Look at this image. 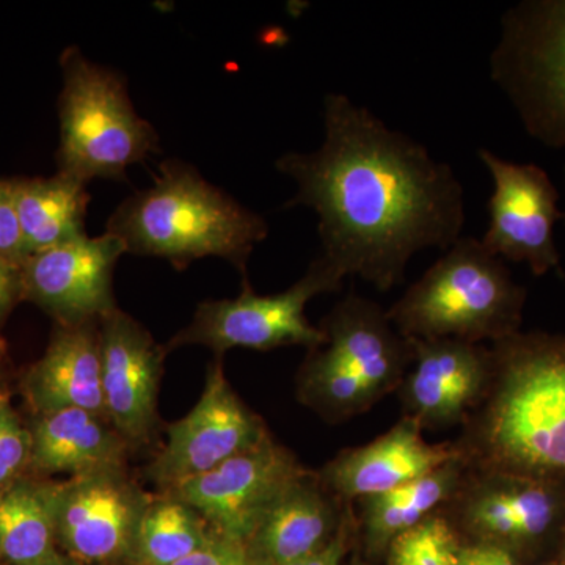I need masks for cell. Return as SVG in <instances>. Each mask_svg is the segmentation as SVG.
<instances>
[{
  "label": "cell",
  "mask_w": 565,
  "mask_h": 565,
  "mask_svg": "<svg viewBox=\"0 0 565 565\" xmlns=\"http://www.w3.org/2000/svg\"><path fill=\"white\" fill-rule=\"evenodd\" d=\"M322 117L318 150L275 161L296 184L285 207L316 212L321 256L344 278L390 291L416 253L448 250L463 236L462 182L423 143L343 93L323 96Z\"/></svg>",
  "instance_id": "cell-1"
},
{
  "label": "cell",
  "mask_w": 565,
  "mask_h": 565,
  "mask_svg": "<svg viewBox=\"0 0 565 565\" xmlns=\"http://www.w3.org/2000/svg\"><path fill=\"white\" fill-rule=\"evenodd\" d=\"M490 348L489 385L457 449L468 468L565 481V334L520 330Z\"/></svg>",
  "instance_id": "cell-2"
},
{
  "label": "cell",
  "mask_w": 565,
  "mask_h": 565,
  "mask_svg": "<svg viewBox=\"0 0 565 565\" xmlns=\"http://www.w3.org/2000/svg\"><path fill=\"white\" fill-rule=\"evenodd\" d=\"M106 233L118 237L126 253L166 259L180 270L210 256L225 259L247 280L248 259L269 226L189 163L167 159L151 188L115 210Z\"/></svg>",
  "instance_id": "cell-3"
},
{
  "label": "cell",
  "mask_w": 565,
  "mask_h": 565,
  "mask_svg": "<svg viewBox=\"0 0 565 565\" xmlns=\"http://www.w3.org/2000/svg\"><path fill=\"white\" fill-rule=\"evenodd\" d=\"M526 297L503 259L462 236L386 311L408 340L493 344L520 332Z\"/></svg>",
  "instance_id": "cell-4"
},
{
  "label": "cell",
  "mask_w": 565,
  "mask_h": 565,
  "mask_svg": "<svg viewBox=\"0 0 565 565\" xmlns=\"http://www.w3.org/2000/svg\"><path fill=\"white\" fill-rule=\"evenodd\" d=\"M323 343L308 351L297 382L300 403L326 422L343 423L396 394L414 359V343L388 311L349 294L322 319Z\"/></svg>",
  "instance_id": "cell-5"
},
{
  "label": "cell",
  "mask_w": 565,
  "mask_h": 565,
  "mask_svg": "<svg viewBox=\"0 0 565 565\" xmlns=\"http://www.w3.org/2000/svg\"><path fill=\"white\" fill-rule=\"evenodd\" d=\"M58 98L57 172L74 180L128 181L126 173L159 151V134L134 109L117 71L88 61L79 47L63 51Z\"/></svg>",
  "instance_id": "cell-6"
},
{
  "label": "cell",
  "mask_w": 565,
  "mask_h": 565,
  "mask_svg": "<svg viewBox=\"0 0 565 565\" xmlns=\"http://www.w3.org/2000/svg\"><path fill=\"white\" fill-rule=\"evenodd\" d=\"M465 545H489L523 565L556 559L565 542V481L467 468L445 505Z\"/></svg>",
  "instance_id": "cell-7"
},
{
  "label": "cell",
  "mask_w": 565,
  "mask_h": 565,
  "mask_svg": "<svg viewBox=\"0 0 565 565\" xmlns=\"http://www.w3.org/2000/svg\"><path fill=\"white\" fill-rule=\"evenodd\" d=\"M490 77L527 136L565 148V0H523L505 10Z\"/></svg>",
  "instance_id": "cell-8"
},
{
  "label": "cell",
  "mask_w": 565,
  "mask_h": 565,
  "mask_svg": "<svg viewBox=\"0 0 565 565\" xmlns=\"http://www.w3.org/2000/svg\"><path fill=\"white\" fill-rule=\"evenodd\" d=\"M345 278L322 256L316 258L307 273L291 288L270 296H259L244 280L236 299L214 300L200 305L191 326L182 330L169 348L206 345L223 353L230 349L273 351L302 345L308 351L326 340L322 330L308 321L305 308L321 294L337 292Z\"/></svg>",
  "instance_id": "cell-9"
},
{
  "label": "cell",
  "mask_w": 565,
  "mask_h": 565,
  "mask_svg": "<svg viewBox=\"0 0 565 565\" xmlns=\"http://www.w3.org/2000/svg\"><path fill=\"white\" fill-rule=\"evenodd\" d=\"M307 468L273 435L202 476L167 490L195 509L212 533L247 544L270 505Z\"/></svg>",
  "instance_id": "cell-10"
},
{
  "label": "cell",
  "mask_w": 565,
  "mask_h": 565,
  "mask_svg": "<svg viewBox=\"0 0 565 565\" xmlns=\"http://www.w3.org/2000/svg\"><path fill=\"white\" fill-rule=\"evenodd\" d=\"M478 156L493 180L489 228L481 243L498 258L525 263L535 277L559 273L555 226L564 212L548 173L534 163L504 161L490 150H479Z\"/></svg>",
  "instance_id": "cell-11"
},
{
  "label": "cell",
  "mask_w": 565,
  "mask_h": 565,
  "mask_svg": "<svg viewBox=\"0 0 565 565\" xmlns=\"http://www.w3.org/2000/svg\"><path fill=\"white\" fill-rule=\"evenodd\" d=\"M270 437L266 424L234 393L222 363L212 364L195 407L169 429L148 478L170 490L214 470Z\"/></svg>",
  "instance_id": "cell-12"
},
{
  "label": "cell",
  "mask_w": 565,
  "mask_h": 565,
  "mask_svg": "<svg viewBox=\"0 0 565 565\" xmlns=\"http://www.w3.org/2000/svg\"><path fill=\"white\" fill-rule=\"evenodd\" d=\"M148 501L125 468L58 482L55 530L63 555L81 565L131 559Z\"/></svg>",
  "instance_id": "cell-13"
},
{
  "label": "cell",
  "mask_w": 565,
  "mask_h": 565,
  "mask_svg": "<svg viewBox=\"0 0 565 565\" xmlns=\"http://www.w3.org/2000/svg\"><path fill=\"white\" fill-rule=\"evenodd\" d=\"M126 248L114 234H87L35 253L22 266V299L58 323L98 322L117 308L114 273Z\"/></svg>",
  "instance_id": "cell-14"
},
{
  "label": "cell",
  "mask_w": 565,
  "mask_h": 565,
  "mask_svg": "<svg viewBox=\"0 0 565 565\" xmlns=\"http://www.w3.org/2000/svg\"><path fill=\"white\" fill-rule=\"evenodd\" d=\"M414 359L397 388L401 411L426 430L462 427L492 374L490 344L414 341Z\"/></svg>",
  "instance_id": "cell-15"
},
{
  "label": "cell",
  "mask_w": 565,
  "mask_h": 565,
  "mask_svg": "<svg viewBox=\"0 0 565 565\" xmlns=\"http://www.w3.org/2000/svg\"><path fill=\"white\" fill-rule=\"evenodd\" d=\"M99 341L107 418L126 444H145L156 426L166 351L118 308L99 319Z\"/></svg>",
  "instance_id": "cell-16"
},
{
  "label": "cell",
  "mask_w": 565,
  "mask_h": 565,
  "mask_svg": "<svg viewBox=\"0 0 565 565\" xmlns=\"http://www.w3.org/2000/svg\"><path fill=\"white\" fill-rule=\"evenodd\" d=\"M459 456L455 441L429 444L418 423L401 416L370 444L338 452L318 475L341 501L355 503L399 489Z\"/></svg>",
  "instance_id": "cell-17"
},
{
  "label": "cell",
  "mask_w": 565,
  "mask_h": 565,
  "mask_svg": "<svg viewBox=\"0 0 565 565\" xmlns=\"http://www.w3.org/2000/svg\"><path fill=\"white\" fill-rule=\"evenodd\" d=\"M351 504L307 470L270 505L245 548L256 565L296 563L332 541Z\"/></svg>",
  "instance_id": "cell-18"
},
{
  "label": "cell",
  "mask_w": 565,
  "mask_h": 565,
  "mask_svg": "<svg viewBox=\"0 0 565 565\" xmlns=\"http://www.w3.org/2000/svg\"><path fill=\"white\" fill-rule=\"evenodd\" d=\"M24 392L36 415L81 408L107 418L99 321L58 323L46 352L25 374Z\"/></svg>",
  "instance_id": "cell-19"
},
{
  "label": "cell",
  "mask_w": 565,
  "mask_h": 565,
  "mask_svg": "<svg viewBox=\"0 0 565 565\" xmlns=\"http://www.w3.org/2000/svg\"><path fill=\"white\" fill-rule=\"evenodd\" d=\"M29 467L39 475L76 476L125 468L129 445L109 419L81 408L36 416Z\"/></svg>",
  "instance_id": "cell-20"
},
{
  "label": "cell",
  "mask_w": 565,
  "mask_h": 565,
  "mask_svg": "<svg viewBox=\"0 0 565 565\" xmlns=\"http://www.w3.org/2000/svg\"><path fill=\"white\" fill-rule=\"evenodd\" d=\"M467 468L460 455L399 489L355 501L353 509L364 553L384 559L394 539L444 511L459 489Z\"/></svg>",
  "instance_id": "cell-21"
},
{
  "label": "cell",
  "mask_w": 565,
  "mask_h": 565,
  "mask_svg": "<svg viewBox=\"0 0 565 565\" xmlns=\"http://www.w3.org/2000/svg\"><path fill=\"white\" fill-rule=\"evenodd\" d=\"M11 184L28 258L87 234L90 195L84 182L57 172L51 178H17Z\"/></svg>",
  "instance_id": "cell-22"
},
{
  "label": "cell",
  "mask_w": 565,
  "mask_h": 565,
  "mask_svg": "<svg viewBox=\"0 0 565 565\" xmlns=\"http://www.w3.org/2000/svg\"><path fill=\"white\" fill-rule=\"evenodd\" d=\"M58 482L21 478L0 493V559L32 565L57 553Z\"/></svg>",
  "instance_id": "cell-23"
},
{
  "label": "cell",
  "mask_w": 565,
  "mask_h": 565,
  "mask_svg": "<svg viewBox=\"0 0 565 565\" xmlns=\"http://www.w3.org/2000/svg\"><path fill=\"white\" fill-rule=\"evenodd\" d=\"M202 515L180 498L166 493L148 501L137 527L131 559L137 565H174L212 537Z\"/></svg>",
  "instance_id": "cell-24"
},
{
  "label": "cell",
  "mask_w": 565,
  "mask_h": 565,
  "mask_svg": "<svg viewBox=\"0 0 565 565\" xmlns=\"http://www.w3.org/2000/svg\"><path fill=\"white\" fill-rule=\"evenodd\" d=\"M465 544L446 516L438 512L394 539L385 565H460Z\"/></svg>",
  "instance_id": "cell-25"
},
{
  "label": "cell",
  "mask_w": 565,
  "mask_h": 565,
  "mask_svg": "<svg viewBox=\"0 0 565 565\" xmlns=\"http://www.w3.org/2000/svg\"><path fill=\"white\" fill-rule=\"evenodd\" d=\"M32 435L7 401L0 403V493L6 492L31 463Z\"/></svg>",
  "instance_id": "cell-26"
},
{
  "label": "cell",
  "mask_w": 565,
  "mask_h": 565,
  "mask_svg": "<svg viewBox=\"0 0 565 565\" xmlns=\"http://www.w3.org/2000/svg\"><path fill=\"white\" fill-rule=\"evenodd\" d=\"M0 259L24 266L28 259L11 180L0 178Z\"/></svg>",
  "instance_id": "cell-27"
},
{
  "label": "cell",
  "mask_w": 565,
  "mask_h": 565,
  "mask_svg": "<svg viewBox=\"0 0 565 565\" xmlns=\"http://www.w3.org/2000/svg\"><path fill=\"white\" fill-rule=\"evenodd\" d=\"M356 541H359V527H356L355 509L352 503L345 511L340 530L337 531L329 544L323 545L313 555L288 565H343Z\"/></svg>",
  "instance_id": "cell-28"
},
{
  "label": "cell",
  "mask_w": 565,
  "mask_h": 565,
  "mask_svg": "<svg viewBox=\"0 0 565 565\" xmlns=\"http://www.w3.org/2000/svg\"><path fill=\"white\" fill-rule=\"evenodd\" d=\"M174 565H256L245 545L212 534L210 541L191 556Z\"/></svg>",
  "instance_id": "cell-29"
},
{
  "label": "cell",
  "mask_w": 565,
  "mask_h": 565,
  "mask_svg": "<svg viewBox=\"0 0 565 565\" xmlns=\"http://www.w3.org/2000/svg\"><path fill=\"white\" fill-rule=\"evenodd\" d=\"M22 299V266L0 259V322Z\"/></svg>",
  "instance_id": "cell-30"
},
{
  "label": "cell",
  "mask_w": 565,
  "mask_h": 565,
  "mask_svg": "<svg viewBox=\"0 0 565 565\" xmlns=\"http://www.w3.org/2000/svg\"><path fill=\"white\" fill-rule=\"evenodd\" d=\"M460 565H523L511 553L489 545H465Z\"/></svg>",
  "instance_id": "cell-31"
},
{
  "label": "cell",
  "mask_w": 565,
  "mask_h": 565,
  "mask_svg": "<svg viewBox=\"0 0 565 565\" xmlns=\"http://www.w3.org/2000/svg\"><path fill=\"white\" fill-rule=\"evenodd\" d=\"M32 565H81L76 561L70 559L68 556L62 555V553H54V555L46 557V559L40 561V563Z\"/></svg>",
  "instance_id": "cell-32"
},
{
  "label": "cell",
  "mask_w": 565,
  "mask_h": 565,
  "mask_svg": "<svg viewBox=\"0 0 565 565\" xmlns=\"http://www.w3.org/2000/svg\"><path fill=\"white\" fill-rule=\"evenodd\" d=\"M533 565H565V561L561 559V557H556V559L545 561V563H539Z\"/></svg>",
  "instance_id": "cell-33"
},
{
  "label": "cell",
  "mask_w": 565,
  "mask_h": 565,
  "mask_svg": "<svg viewBox=\"0 0 565 565\" xmlns=\"http://www.w3.org/2000/svg\"><path fill=\"white\" fill-rule=\"evenodd\" d=\"M6 359V343H3L2 338H0V363Z\"/></svg>",
  "instance_id": "cell-34"
},
{
  "label": "cell",
  "mask_w": 565,
  "mask_h": 565,
  "mask_svg": "<svg viewBox=\"0 0 565 565\" xmlns=\"http://www.w3.org/2000/svg\"><path fill=\"white\" fill-rule=\"evenodd\" d=\"M352 565H373V564L362 563V561L355 559V563H353Z\"/></svg>",
  "instance_id": "cell-35"
},
{
  "label": "cell",
  "mask_w": 565,
  "mask_h": 565,
  "mask_svg": "<svg viewBox=\"0 0 565 565\" xmlns=\"http://www.w3.org/2000/svg\"><path fill=\"white\" fill-rule=\"evenodd\" d=\"M561 559L565 561V542H564V546H563V552H561Z\"/></svg>",
  "instance_id": "cell-36"
},
{
  "label": "cell",
  "mask_w": 565,
  "mask_h": 565,
  "mask_svg": "<svg viewBox=\"0 0 565 565\" xmlns=\"http://www.w3.org/2000/svg\"><path fill=\"white\" fill-rule=\"evenodd\" d=\"M3 401L6 399H3L2 394H0V403H3Z\"/></svg>",
  "instance_id": "cell-37"
},
{
  "label": "cell",
  "mask_w": 565,
  "mask_h": 565,
  "mask_svg": "<svg viewBox=\"0 0 565 565\" xmlns=\"http://www.w3.org/2000/svg\"><path fill=\"white\" fill-rule=\"evenodd\" d=\"M564 174H565V169H564ZM563 221L565 222V212H564V218H563Z\"/></svg>",
  "instance_id": "cell-38"
}]
</instances>
